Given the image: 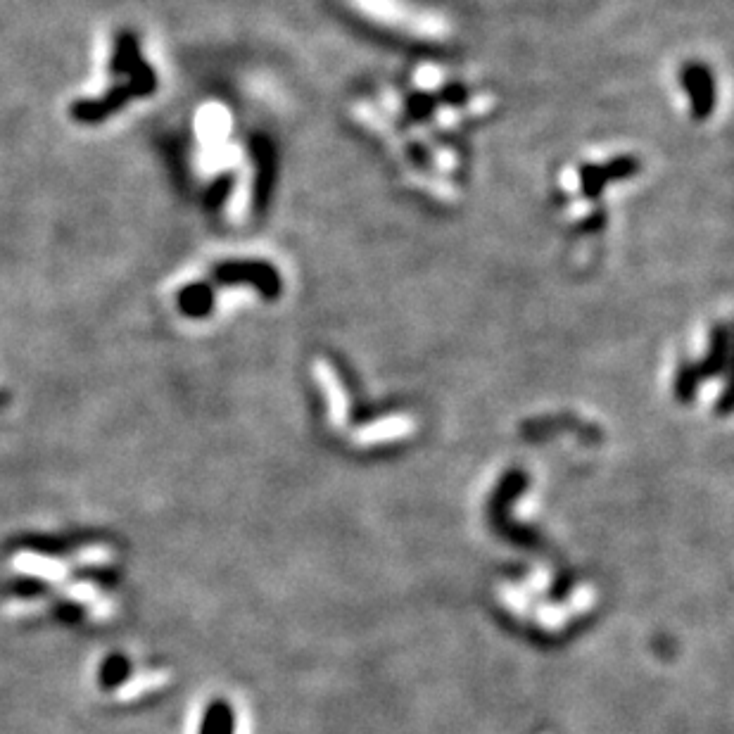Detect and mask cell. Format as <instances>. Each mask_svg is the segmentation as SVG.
<instances>
[{
	"mask_svg": "<svg viewBox=\"0 0 734 734\" xmlns=\"http://www.w3.org/2000/svg\"><path fill=\"white\" fill-rule=\"evenodd\" d=\"M110 72L117 77H129L126 84L131 86L136 98L153 96L157 88L155 69L141 58V46L134 31H119L115 41V53L110 60Z\"/></svg>",
	"mask_w": 734,
	"mask_h": 734,
	"instance_id": "6da1fadb",
	"label": "cell"
},
{
	"mask_svg": "<svg viewBox=\"0 0 734 734\" xmlns=\"http://www.w3.org/2000/svg\"><path fill=\"white\" fill-rule=\"evenodd\" d=\"M134 91H131L129 84H117L115 88L105 93L103 98H93V100H79V103L72 105V117L77 119L81 124H98L105 122L107 117H112L115 112L122 110L126 103L134 100Z\"/></svg>",
	"mask_w": 734,
	"mask_h": 734,
	"instance_id": "7a4b0ae2",
	"label": "cell"
},
{
	"mask_svg": "<svg viewBox=\"0 0 734 734\" xmlns=\"http://www.w3.org/2000/svg\"><path fill=\"white\" fill-rule=\"evenodd\" d=\"M214 307V295L205 283H193L179 293V309L188 316H207Z\"/></svg>",
	"mask_w": 734,
	"mask_h": 734,
	"instance_id": "3957f363",
	"label": "cell"
},
{
	"mask_svg": "<svg viewBox=\"0 0 734 734\" xmlns=\"http://www.w3.org/2000/svg\"><path fill=\"white\" fill-rule=\"evenodd\" d=\"M131 675V661L122 654L107 656L100 666L98 682L103 689H117L126 682V677Z\"/></svg>",
	"mask_w": 734,
	"mask_h": 734,
	"instance_id": "277c9868",
	"label": "cell"
},
{
	"mask_svg": "<svg viewBox=\"0 0 734 734\" xmlns=\"http://www.w3.org/2000/svg\"><path fill=\"white\" fill-rule=\"evenodd\" d=\"M231 732H233V715L229 711V706L217 701V704L207 708L200 734H231Z\"/></svg>",
	"mask_w": 734,
	"mask_h": 734,
	"instance_id": "5b68a950",
	"label": "cell"
},
{
	"mask_svg": "<svg viewBox=\"0 0 734 734\" xmlns=\"http://www.w3.org/2000/svg\"><path fill=\"white\" fill-rule=\"evenodd\" d=\"M24 547L29 552H39V554H48V556H62L67 552H72V540H65V537H48V535H31L24 537L22 540Z\"/></svg>",
	"mask_w": 734,
	"mask_h": 734,
	"instance_id": "8992f818",
	"label": "cell"
},
{
	"mask_svg": "<svg viewBox=\"0 0 734 734\" xmlns=\"http://www.w3.org/2000/svg\"><path fill=\"white\" fill-rule=\"evenodd\" d=\"M10 592L17 594V597H41V594L48 592V585L36 578H20L12 582Z\"/></svg>",
	"mask_w": 734,
	"mask_h": 734,
	"instance_id": "52a82bcc",
	"label": "cell"
},
{
	"mask_svg": "<svg viewBox=\"0 0 734 734\" xmlns=\"http://www.w3.org/2000/svg\"><path fill=\"white\" fill-rule=\"evenodd\" d=\"M55 616H58L62 623L72 625V623H77V620H81L84 611H81L77 604H67V601H62V604H58V611H55Z\"/></svg>",
	"mask_w": 734,
	"mask_h": 734,
	"instance_id": "ba28073f",
	"label": "cell"
}]
</instances>
